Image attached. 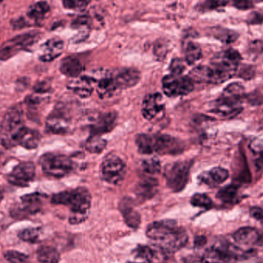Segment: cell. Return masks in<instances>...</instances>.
Wrapping results in <instances>:
<instances>
[{"instance_id": "1", "label": "cell", "mask_w": 263, "mask_h": 263, "mask_svg": "<svg viewBox=\"0 0 263 263\" xmlns=\"http://www.w3.org/2000/svg\"><path fill=\"white\" fill-rule=\"evenodd\" d=\"M136 144L142 154L177 155L185 148L182 140L168 135L139 134L136 136Z\"/></svg>"}, {"instance_id": "2", "label": "cell", "mask_w": 263, "mask_h": 263, "mask_svg": "<svg viewBox=\"0 0 263 263\" xmlns=\"http://www.w3.org/2000/svg\"><path fill=\"white\" fill-rule=\"evenodd\" d=\"M24 114L20 105L12 106L5 114L0 126V141L6 148L18 145L25 128Z\"/></svg>"}, {"instance_id": "3", "label": "cell", "mask_w": 263, "mask_h": 263, "mask_svg": "<svg viewBox=\"0 0 263 263\" xmlns=\"http://www.w3.org/2000/svg\"><path fill=\"white\" fill-rule=\"evenodd\" d=\"M242 57L233 49L224 51L216 55L212 60L213 83H222L231 79L237 72Z\"/></svg>"}, {"instance_id": "4", "label": "cell", "mask_w": 263, "mask_h": 263, "mask_svg": "<svg viewBox=\"0 0 263 263\" xmlns=\"http://www.w3.org/2000/svg\"><path fill=\"white\" fill-rule=\"evenodd\" d=\"M51 202L55 205L69 207L71 213L88 215L92 203V196L87 189L79 187L54 195Z\"/></svg>"}, {"instance_id": "5", "label": "cell", "mask_w": 263, "mask_h": 263, "mask_svg": "<svg viewBox=\"0 0 263 263\" xmlns=\"http://www.w3.org/2000/svg\"><path fill=\"white\" fill-rule=\"evenodd\" d=\"M43 173L55 178L64 177L73 168V162L64 155L46 153L40 159Z\"/></svg>"}, {"instance_id": "6", "label": "cell", "mask_w": 263, "mask_h": 263, "mask_svg": "<svg viewBox=\"0 0 263 263\" xmlns=\"http://www.w3.org/2000/svg\"><path fill=\"white\" fill-rule=\"evenodd\" d=\"M191 165L188 161H178L165 167L164 176L167 185L175 193L183 190L188 183Z\"/></svg>"}, {"instance_id": "7", "label": "cell", "mask_w": 263, "mask_h": 263, "mask_svg": "<svg viewBox=\"0 0 263 263\" xmlns=\"http://www.w3.org/2000/svg\"><path fill=\"white\" fill-rule=\"evenodd\" d=\"M101 173L102 178L106 182L119 185L123 182L126 176V163L120 156L109 155L102 162Z\"/></svg>"}, {"instance_id": "8", "label": "cell", "mask_w": 263, "mask_h": 263, "mask_svg": "<svg viewBox=\"0 0 263 263\" xmlns=\"http://www.w3.org/2000/svg\"><path fill=\"white\" fill-rule=\"evenodd\" d=\"M194 82L186 76H165L162 80V89L168 97H178L186 96L193 92Z\"/></svg>"}, {"instance_id": "9", "label": "cell", "mask_w": 263, "mask_h": 263, "mask_svg": "<svg viewBox=\"0 0 263 263\" xmlns=\"http://www.w3.org/2000/svg\"><path fill=\"white\" fill-rule=\"evenodd\" d=\"M37 38V34L34 32L23 34L6 42L0 48V60H7L33 44Z\"/></svg>"}, {"instance_id": "10", "label": "cell", "mask_w": 263, "mask_h": 263, "mask_svg": "<svg viewBox=\"0 0 263 263\" xmlns=\"http://www.w3.org/2000/svg\"><path fill=\"white\" fill-rule=\"evenodd\" d=\"M90 78L97 86V92L100 98H110L119 89L115 77L109 71H97Z\"/></svg>"}, {"instance_id": "11", "label": "cell", "mask_w": 263, "mask_h": 263, "mask_svg": "<svg viewBox=\"0 0 263 263\" xmlns=\"http://www.w3.org/2000/svg\"><path fill=\"white\" fill-rule=\"evenodd\" d=\"M35 167L32 162H21L7 176V180L12 185L26 187L35 178Z\"/></svg>"}, {"instance_id": "12", "label": "cell", "mask_w": 263, "mask_h": 263, "mask_svg": "<svg viewBox=\"0 0 263 263\" xmlns=\"http://www.w3.org/2000/svg\"><path fill=\"white\" fill-rule=\"evenodd\" d=\"M165 103L160 93L148 94L143 100L142 114L147 120H153L163 114Z\"/></svg>"}, {"instance_id": "13", "label": "cell", "mask_w": 263, "mask_h": 263, "mask_svg": "<svg viewBox=\"0 0 263 263\" xmlns=\"http://www.w3.org/2000/svg\"><path fill=\"white\" fill-rule=\"evenodd\" d=\"M189 236L184 229L179 227L163 240L158 242V246L165 253H173L183 248L188 242Z\"/></svg>"}, {"instance_id": "14", "label": "cell", "mask_w": 263, "mask_h": 263, "mask_svg": "<svg viewBox=\"0 0 263 263\" xmlns=\"http://www.w3.org/2000/svg\"><path fill=\"white\" fill-rule=\"evenodd\" d=\"M179 227L176 221L170 220V219L157 221L148 226L146 230V235L149 239L159 242L170 236Z\"/></svg>"}, {"instance_id": "15", "label": "cell", "mask_w": 263, "mask_h": 263, "mask_svg": "<svg viewBox=\"0 0 263 263\" xmlns=\"http://www.w3.org/2000/svg\"><path fill=\"white\" fill-rule=\"evenodd\" d=\"M242 110L241 103L231 101L221 97L210 105V111L222 118L231 119Z\"/></svg>"}, {"instance_id": "16", "label": "cell", "mask_w": 263, "mask_h": 263, "mask_svg": "<svg viewBox=\"0 0 263 263\" xmlns=\"http://www.w3.org/2000/svg\"><path fill=\"white\" fill-rule=\"evenodd\" d=\"M117 123V114L114 112H106L95 118L90 124L92 136H100L110 133L115 128Z\"/></svg>"}, {"instance_id": "17", "label": "cell", "mask_w": 263, "mask_h": 263, "mask_svg": "<svg viewBox=\"0 0 263 263\" xmlns=\"http://www.w3.org/2000/svg\"><path fill=\"white\" fill-rule=\"evenodd\" d=\"M46 129L53 134H66L70 129V121L63 112L55 110L46 120Z\"/></svg>"}, {"instance_id": "18", "label": "cell", "mask_w": 263, "mask_h": 263, "mask_svg": "<svg viewBox=\"0 0 263 263\" xmlns=\"http://www.w3.org/2000/svg\"><path fill=\"white\" fill-rule=\"evenodd\" d=\"M64 43L59 38L47 40L40 46L39 59L43 62H51L58 58L63 52Z\"/></svg>"}, {"instance_id": "19", "label": "cell", "mask_w": 263, "mask_h": 263, "mask_svg": "<svg viewBox=\"0 0 263 263\" xmlns=\"http://www.w3.org/2000/svg\"><path fill=\"white\" fill-rule=\"evenodd\" d=\"M93 82L90 77H78L72 78L68 83V88L82 99L88 98L93 92Z\"/></svg>"}, {"instance_id": "20", "label": "cell", "mask_w": 263, "mask_h": 263, "mask_svg": "<svg viewBox=\"0 0 263 263\" xmlns=\"http://www.w3.org/2000/svg\"><path fill=\"white\" fill-rule=\"evenodd\" d=\"M141 72L134 68L121 69L115 77L119 89H129L136 86L140 81Z\"/></svg>"}, {"instance_id": "21", "label": "cell", "mask_w": 263, "mask_h": 263, "mask_svg": "<svg viewBox=\"0 0 263 263\" xmlns=\"http://www.w3.org/2000/svg\"><path fill=\"white\" fill-rule=\"evenodd\" d=\"M228 248L213 247L208 249L202 258V263H227L234 256Z\"/></svg>"}, {"instance_id": "22", "label": "cell", "mask_w": 263, "mask_h": 263, "mask_svg": "<svg viewBox=\"0 0 263 263\" xmlns=\"http://www.w3.org/2000/svg\"><path fill=\"white\" fill-rule=\"evenodd\" d=\"M261 234L256 229L242 227L233 234V239L239 245L253 246L261 240Z\"/></svg>"}, {"instance_id": "23", "label": "cell", "mask_w": 263, "mask_h": 263, "mask_svg": "<svg viewBox=\"0 0 263 263\" xmlns=\"http://www.w3.org/2000/svg\"><path fill=\"white\" fill-rule=\"evenodd\" d=\"M120 210L124 218L125 222L130 228L136 229L141 222V216L133 205V201L125 198L120 204Z\"/></svg>"}, {"instance_id": "24", "label": "cell", "mask_w": 263, "mask_h": 263, "mask_svg": "<svg viewBox=\"0 0 263 263\" xmlns=\"http://www.w3.org/2000/svg\"><path fill=\"white\" fill-rule=\"evenodd\" d=\"M228 170L222 167H216L212 168L210 171L205 172L199 176L201 182L208 185L210 187L216 186L225 182L229 178Z\"/></svg>"}, {"instance_id": "25", "label": "cell", "mask_w": 263, "mask_h": 263, "mask_svg": "<svg viewBox=\"0 0 263 263\" xmlns=\"http://www.w3.org/2000/svg\"><path fill=\"white\" fill-rule=\"evenodd\" d=\"M60 69L63 75L71 78H77L83 72V66L78 59L74 57H67L62 60Z\"/></svg>"}, {"instance_id": "26", "label": "cell", "mask_w": 263, "mask_h": 263, "mask_svg": "<svg viewBox=\"0 0 263 263\" xmlns=\"http://www.w3.org/2000/svg\"><path fill=\"white\" fill-rule=\"evenodd\" d=\"M158 182L152 177H144L139 181L136 188V194L142 199H149L156 193Z\"/></svg>"}, {"instance_id": "27", "label": "cell", "mask_w": 263, "mask_h": 263, "mask_svg": "<svg viewBox=\"0 0 263 263\" xmlns=\"http://www.w3.org/2000/svg\"><path fill=\"white\" fill-rule=\"evenodd\" d=\"M40 139L41 136L38 131L26 127L20 136L18 145L27 149H33L38 146Z\"/></svg>"}, {"instance_id": "28", "label": "cell", "mask_w": 263, "mask_h": 263, "mask_svg": "<svg viewBox=\"0 0 263 263\" xmlns=\"http://www.w3.org/2000/svg\"><path fill=\"white\" fill-rule=\"evenodd\" d=\"M184 54L185 63L189 65L195 64L202 59V52L200 46L195 42L188 41L183 43Z\"/></svg>"}, {"instance_id": "29", "label": "cell", "mask_w": 263, "mask_h": 263, "mask_svg": "<svg viewBox=\"0 0 263 263\" xmlns=\"http://www.w3.org/2000/svg\"><path fill=\"white\" fill-rule=\"evenodd\" d=\"M22 209L26 213L33 214L40 211L42 205V196L39 193L26 195L21 198Z\"/></svg>"}, {"instance_id": "30", "label": "cell", "mask_w": 263, "mask_h": 263, "mask_svg": "<svg viewBox=\"0 0 263 263\" xmlns=\"http://www.w3.org/2000/svg\"><path fill=\"white\" fill-rule=\"evenodd\" d=\"M189 77L194 83L196 82L199 83H213V71L210 66H196L190 72Z\"/></svg>"}, {"instance_id": "31", "label": "cell", "mask_w": 263, "mask_h": 263, "mask_svg": "<svg viewBox=\"0 0 263 263\" xmlns=\"http://www.w3.org/2000/svg\"><path fill=\"white\" fill-rule=\"evenodd\" d=\"M37 259L40 263H58L60 255L58 250L49 246H43L37 250Z\"/></svg>"}, {"instance_id": "32", "label": "cell", "mask_w": 263, "mask_h": 263, "mask_svg": "<svg viewBox=\"0 0 263 263\" xmlns=\"http://www.w3.org/2000/svg\"><path fill=\"white\" fill-rule=\"evenodd\" d=\"M49 9H50L49 5L46 2H39L29 8L27 12L28 17L35 23H40L49 12Z\"/></svg>"}, {"instance_id": "33", "label": "cell", "mask_w": 263, "mask_h": 263, "mask_svg": "<svg viewBox=\"0 0 263 263\" xmlns=\"http://www.w3.org/2000/svg\"><path fill=\"white\" fill-rule=\"evenodd\" d=\"M244 95H245V89L243 86L239 83H233L226 87L222 92V97L236 103H241Z\"/></svg>"}, {"instance_id": "34", "label": "cell", "mask_w": 263, "mask_h": 263, "mask_svg": "<svg viewBox=\"0 0 263 263\" xmlns=\"http://www.w3.org/2000/svg\"><path fill=\"white\" fill-rule=\"evenodd\" d=\"M106 145H107V142L105 139H102L100 136H92L86 142L85 147L89 153L98 154L105 149Z\"/></svg>"}, {"instance_id": "35", "label": "cell", "mask_w": 263, "mask_h": 263, "mask_svg": "<svg viewBox=\"0 0 263 263\" xmlns=\"http://www.w3.org/2000/svg\"><path fill=\"white\" fill-rule=\"evenodd\" d=\"M238 188L235 185H228L219 190L217 198L225 203H233L237 199Z\"/></svg>"}, {"instance_id": "36", "label": "cell", "mask_w": 263, "mask_h": 263, "mask_svg": "<svg viewBox=\"0 0 263 263\" xmlns=\"http://www.w3.org/2000/svg\"><path fill=\"white\" fill-rule=\"evenodd\" d=\"M133 254L136 259H139L145 263H151L155 259L154 251L147 246H139L136 247Z\"/></svg>"}, {"instance_id": "37", "label": "cell", "mask_w": 263, "mask_h": 263, "mask_svg": "<svg viewBox=\"0 0 263 263\" xmlns=\"http://www.w3.org/2000/svg\"><path fill=\"white\" fill-rule=\"evenodd\" d=\"M142 167L145 173L150 176H154L160 173V161L156 157L148 158L142 161Z\"/></svg>"}, {"instance_id": "38", "label": "cell", "mask_w": 263, "mask_h": 263, "mask_svg": "<svg viewBox=\"0 0 263 263\" xmlns=\"http://www.w3.org/2000/svg\"><path fill=\"white\" fill-rule=\"evenodd\" d=\"M191 204L193 206L209 210L213 206V201L206 194L196 193L192 197Z\"/></svg>"}, {"instance_id": "39", "label": "cell", "mask_w": 263, "mask_h": 263, "mask_svg": "<svg viewBox=\"0 0 263 263\" xmlns=\"http://www.w3.org/2000/svg\"><path fill=\"white\" fill-rule=\"evenodd\" d=\"M215 36L223 43H231L237 40L239 35L234 31L221 28V29H216Z\"/></svg>"}, {"instance_id": "40", "label": "cell", "mask_w": 263, "mask_h": 263, "mask_svg": "<svg viewBox=\"0 0 263 263\" xmlns=\"http://www.w3.org/2000/svg\"><path fill=\"white\" fill-rule=\"evenodd\" d=\"M18 238L25 242L34 243L36 242L40 236V232L38 229L29 228L21 230L18 234Z\"/></svg>"}, {"instance_id": "41", "label": "cell", "mask_w": 263, "mask_h": 263, "mask_svg": "<svg viewBox=\"0 0 263 263\" xmlns=\"http://www.w3.org/2000/svg\"><path fill=\"white\" fill-rule=\"evenodd\" d=\"M4 256L6 260L10 263H28L29 261V257L24 253L14 251V250L6 252Z\"/></svg>"}, {"instance_id": "42", "label": "cell", "mask_w": 263, "mask_h": 263, "mask_svg": "<svg viewBox=\"0 0 263 263\" xmlns=\"http://www.w3.org/2000/svg\"><path fill=\"white\" fill-rule=\"evenodd\" d=\"M63 6L68 9L83 10L89 4L90 0H61Z\"/></svg>"}, {"instance_id": "43", "label": "cell", "mask_w": 263, "mask_h": 263, "mask_svg": "<svg viewBox=\"0 0 263 263\" xmlns=\"http://www.w3.org/2000/svg\"><path fill=\"white\" fill-rule=\"evenodd\" d=\"M185 67L186 66H185V62L181 59L176 58L171 62L170 70L172 74H174V75H182V73H183L185 71Z\"/></svg>"}, {"instance_id": "44", "label": "cell", "mask_w": 263, "mask_h": 263, "mask_svg": "<svg viewBox=\"0 0 263 263\" xmlns=\"http://www.w3.org/2000/svg\"><path fill=\"white\" fill-rule=\"evenodd\" d=\"M229 0H205L202 3V9L205 10H213L227 6Z\"/></svg>"}, {"instance_id": "45", "label": "cell", "mask_w": 263, "mask_h": 263, "mask_svg": "<svg viewBox=\"0 0 263 263\" xmlns=\"http://www.w3.org/2000/svg\"><path fill=\"white\" fill-rule=\"evenodd\" d=\"M167 52H168V46L166 43H162V42H158L154 47V53L158 59L163 60L166 55Z\"/></svg>"}, {"instance_id": "46", "label": "cell", "mask_w": 263, "mask_h": 263, "mask_svg": "<svg viewBox=\"0 0 263 263\" xmlns=\"http://www.w3.org/2000/svg\"><path fill=\"white\" fill-rule=\"evenodd\" d=\"M233 4L240 10H248L253 7V0H233Z\"/></svg>"}, {"instance_id": "47", "label": "cell", "mask_w": 263, "mask_h": 263, "mask_svg": "<svg viewBox=\"0 0 263 263\" xmlns=\"http://www.w3.org/2000/svg\"><path fill=\"white\" fill-rule=\"evenodd\" d=\"M250 215L252 217L260 222L263 227V208L261 207H253L250 210Z\"/></svg>"}, {"instance_id": "48", "label": "cell", "mask_w": 263, "mask_h": 263, "mask_svg": "<svg viewBox=\"0 0 263 263\" xmlns=\"http://www.w3.org/2000/svg\"><path fill=\"white\" fill-rule=\"evenodd\" d=\"M250 49L253 53H262L263 52V42L259 41V40L253 42L250 45Z\"/></svg>"}, {"instance_id": "49", "label": "cell", "mask_w": 263, "mask_h": 263, "mask_svg": "<svg viewBox=\"0 0 263 263\" xmlns=\"http://www.w3.org/2000/svg\"><path fill=\"white\" fill-rule=\"evenodd\" d=\"M263 21V15L259 13L253 14L251 15L250 23L251 24H257V23H261Z\"/></svg>"}, {"instance_id": "50", "label": "cell", "mask_w": 263, "mask_h": 263, "mask_svg": "<svg viewBox=\"0 0 263 263\" xmlns=\"http://www.w3.org/2000/svg\"><path fill=\"white\" fill-rule=\"evenodd\" d=\"M206 243V239L202 236H199L195 239V246L196 247H202Z\"/></svg>"}, {"instance_id": "51", "label": "cell", "mask_w": 263, "mask_h": 263, "mask_svg": "<svg viewBox=\"0 0 263 263\" xmlns=\"http://www.w3.org/2000/svg\"><path fill=\"white\" fill-rule=\"evenodd\" d=\"M184 262L185 263H202V259H199V258L196 257L195 256H189L184 259Z\"/></svg>"}, {"instance_id": "52", "label": "cell", "mask_w": 263, "mask_h": 263, "mask_svg": "<svg viewBox=\"0 0 263 263\" xmlns=\"http://www.w3.org/2000/svg\"><path fill=\"white\" fill-rule=\"evenodd\" d=\"M3 190H2L1 187H0V202L3 200Z\"/></svg>"}, {"instance_id": "53", "label": "cell", "mask_w": 263, "mask_h": 263, "mask_svg": "<svg viewBox=\"0 0 263 263\" xmlns=\"http://www.w3.org/2000/svg\"><path fill=\"white\" fill-rule=\"evenodd\" d=\"M126 263H145V262H126Z\"/></svg>"}]
</instances>
